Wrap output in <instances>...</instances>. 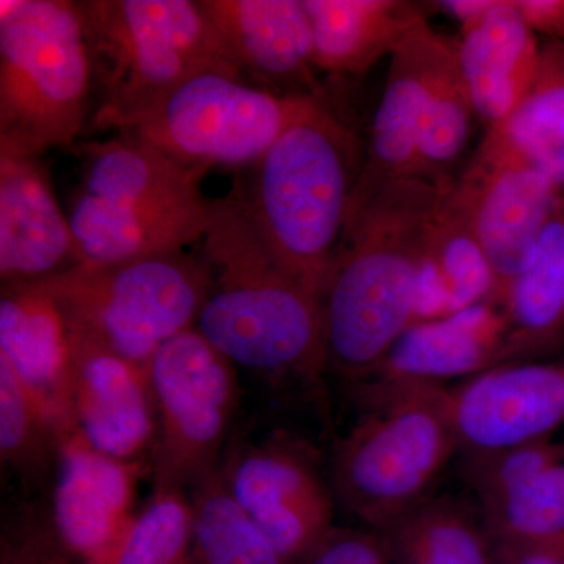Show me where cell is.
Here are the masks:
<instances>
[{
  "label": "cell",
  "mask_w": 564,
  "mask_h": 564,
  "mask_svg": "<svg viewBox=\"0 0 564 564\" xmlns=\"http://www.w3.org/2000/svg\"><path fill=\"white\" fill-rule=\"evenodd\" d=\"M373 410L337 448L334 491L350 513L391 530L454 454L458 437L448 392L437 384H378Z\"/></svg>",
  "instance_id": "cell-7"
},
{
  "label": "cell",
  "mask_w": 564,
  "mask_h": 564,
  "mask_svg": "<svg viewBox=\"0 0 564 564\" xmlns=\"http://www.w3.org/2000/svg\"><path fill=\"white\" fill-rule=\"evenodd\" d=\"M76 265L68 215L39 155L0 150V278L36 282Z\"/></svg>",
  "instance_id": "cell-18"
},
{
  "label": "cell",
  "mask_w": 564,
  "mask_h": 564,
  "mask_svg": "<svg viewBox=\"0 0 564 564\" xmlns=\"http://www.w3.org/2000/svg\"><path fill=\"white\" fill-rule=\"evenodd\" d=\"M456 43L459 70L477 120L491 129L529 90L540 62V40L514 0H494L484 17L462 28Z\"/></svg>",
  "instance_id": "cell-20"
},
{
  "label": "cell",
  "mask_w": 564,
  "mask_h": 564,
  "mask_svg": "<svg viewBox=\"0 0 564 564\" xmlns=\"http://www.w3.org/2000/svg\"><path fill=\"white\" fill-rule=\"evenodd\" d=\"M210 270L195 328L234 367L315 378L326 366L321 299L289 272L232 195L210 199Z\"/></svg>",
  "instance_id": "cell-3"
},
{
  "label": "cell",
  "mask_w": 564,
  "mask_h": 564,
  "mask_svg": "<svg viewBox=\"0 0 564 564\" xmlns=\"http://www.w3.org/2000/svg\"><path fill=\"white\" fill-rule=\"evenodd\" d=\"M68 328L70 429L102 454L141 463L158 436L147 367Z\"/></svg>",
  "instance_id": "cell-12"
},
{
  "label": "cell",
  "mask_w": 564,
  "mask_h": 564,
  "mask_svg": "<svg viewBox=\"0 0 564 564\" xmlns=\"http://www.w3.org/2000/svg\"><path fill=\"white\" fill-rule=\"evenodd\" d=\"M307 96H281L234 74L207 70L161 96L117 131L206 173L248 169L284 132Z\"/></svg>",
  "instance_id": "cell-9"
},
{
  "label": "cell",
  "mask_w": 564,
  "mask_h": 564,
  "mask_svg": "<svg viewBox=\"0 0 564 564\" xmlns=\"http://www.w3.org/2000/svg\"><path fill=\"white\" fill-rule=\"evenodd\" d=\"M481 459L477 469V486L489 507L530 480L541 470L564 462V445L551 443L549 437L519 445L494 454H478Z\"/></svg>",
  "instance_id": "cell-32"
},
{
  "label": "cell",
  "mask_w": 564,
  "mask_h": 564,
  "mask_svg": "<svg viewBox=\"0 0 564 564\" xmlns=\"http://www.w3.org/2000/svg\"><path fill=\"white\" fill-rule=\"evenodd\" d=\"M491 508L500 529L522 547L564 540V462L541 470Z\"/></svg>",
  "instance_id": "cell-30"
},
{
  "label": "cell",
  "mask_w": 564,
  "mask_h": 564,
  "mask_svg": "<svg viewBox=\"0 0 564 564\" xmlns=\"http://www.w3.org/2000/svg\"><path fill=\"white\" fill-rule=\"evenodd\" d=\"M514 564H564V540L522 547Z\"/></svg>",
  "instance_id": "cell-36"
},
{
  "label": "cell",
  "mask_w": 564,
  "mask_h": 564,
  "mask_svg": "<svg viewBox=\"0 0 564 564\" xmlns=\"http://www.w3.org/2000/svg\"><path fill=\"white\" fill-rule=\"evenodd\" d=\"M58 447V434L13 369L0 359V454L2 463L31 469Z\"/></svg>",
  "instance_id": "cell-31"
},
{
  "label": "cell",
  "mask_w": 564,
  "mask_h": 564,
  "mask_svg": "<svg viewBox=\"0 0 564 564\" xmlns=\"http://www.w3.org/2000/svg\"><path fill=\"white\" fill-rule=\"evenodd\" d=\"M54 524L58 541L85 564H106L132 525L141 463L93 448L69 430L58 437Z\"/></svg>",
  "instance_id": "cell-14"
},
{
  "label": "cell",
  "mask_w": 564,
  "mask_h": 564,
  "mask_svg": "<svg viewBox=\"0 0 564 564\" xmlns=\"http://www.w3.org/2000/svg\"><path fill=\"white\" fill-rule=\"evenodd\" d=\"M0 359L32 393L58 437L69 432L70 337L58 303L39 282L2 284Z\"/></svg>",
  "instance_id": "cell-19"
},
{
  "label": "cell",
  "mask_w": 564,
  "mask_h": 564,
  "mask_svg": "<svg viewBox=\"0 0 564 564\" xmlns=\"http://www.w3.org/2000/svg\"><path fill=\"white\" fill-rule=\"evenodd\" d=\"M494 274L475 234L469 204L456 185H445L423 239L415 323L447 317L491 302Z\"/></svg>",
  "instance_id": "cell-22"
},
{
  "label": "cell",
  "mask_w": 564,
  "mask_h": 564,
  "mask_svg": "<svg viewBox=\"0 0 564 564\" xmlns=\"http://www.w3.org/2000/svg\"><path fill=\"white\" fill-rule=\"evenodd\" d=\"M191 502L196 564H288L236 502L218 470L195 485Z\"/></svg>",
  "instance_id": "cell-27"
},
{
  "label": "cell",
  "mask_w": 564,
  "mask_h": 564,
  "mask_svg": "<svg viewBox=\"0 0 564 564\" xmlns=\"http://www.w3.org/2000/svg\"><path fill=\"white\" fill-rule=\"evenodd\" d=\"M362 152L329 95L307 96L231 195L289 272L321 299L347 225Z\"/></svg>",
  "instance_id": "cell-2"
},
{
  "label": "cell",
  "mask_w": 564,
  "mask_h": 564,
  "mask_svg": "<svg viewBox=\"0 0 564 564\" xmlns=\"http://www.w3.org/2000/svg\"><path fill=\"white\" fill-rule=\"evenodd\" d=\"M158 436V489L195 486L217 470L239 400L234 366L195 326L159 347L147 364Z\"/></svg>",
  "instance_id": "cell-10"
},
{
  "label": "cell",
  "mask_w": 564,
  "mask_h": 564,
  "mask_svg": "<svg viewBox=\"0 0 564 564\" xmlns=\"http://www.w3.org/2000/svg\"><path fill=\"white\" fill-rule=\"evenodd\" d=\"M388 547L359 532H336L304 564H388Z\"/></svg>",
  "instance_id": "cell-33"
},
{
  "label": "cell",
  "mask_w": 564,
  "mask_h": 564,
  "mask_svg": "<svg viewBox=\"0 0 564 564\" xmlns=\"http://www.w3.org/2000/svg\"><path fill=\"white\" fill-rule=\"evenodd\" d=\"M505 356L538 350L564 334V193L544 223L532 259L502 304Z\"/></svg>",
  "instance_id": "cell-25"
},
{
  "label": "cell",
  "mask_w": 564,
  "mask_h": 564,
  "mask_svg": "<svg viewBox=\"0 0 564 564\" xmlns=\"http://www.w3.org/2000/svg\"><path fill=\"white\" fill-rule=\"evenodd\" d=\"M313 25L314 66L329 80L358 79L425 20L403 0H303Z\"/></svg>",
  "instance_id": "cell-23"
},
{
  "label": "cell",
  "mask_w": 564,
  "mask_h": 564,
  "mask_svg": "<svg viewBox=\"0 0 564 564\" xmlns=\"http://www.w3.org/2000/svg\"><path fill=\"white\" fill-rule=\"evenodd\" d=\"M456 44L448 36L441 43L419 124L417 177L434 184L454 181L448 172L466 151L477 120L459 70Z\"/></svg>",
  "instance_id": "cell-26"
},
{
  "label": "cell",
  "mask_w": 564,
  "mask_h": 564,
  "mask_svg": "<svg viewBox=\"0 0 564 564\" xmlns=\"http://www.w3.org/2000/svg\"><path fill=\"white\" fill-rule=\"evenodd\" d=\"M458 443L494 454L545 440L564 423V361L513 364L448 392Z\"/></svg>",
  "instance_id": "cell-13"
},
{
  "label": "cell",
  "mask_w": 564,
  "mask_h": 564,
  "mask_svg": "<svg viewBox=\"0 0 564 564\" xmlns=\"http://www.w3.org/2000/svg\"><path fill=\"white\" fill-rule=\"evenodd\" d=\"M445 185L391 182L345 226L321 296L326 362L344 377L377 372L414 325L423 239Z\"/></svg>",
  "instance_id": "cell-1"
},
{
  "label": "cell",
  "mask_w": 564,
  "mask_h": 564,
  "mask_svg": "<svg viewBox=\"0 0 564 564\" xmlns=\"http://www.w3.org/2000/svg\"><path fill=\"white\" fill-rule=\"evenodd\" d=\"M237 68L281 96L328 95L303 0H199Z\"/></svg>",
  "instance_id": "cell-16"
},
{
  "label": "cell",
  "mask_w": 564,
  "mask_h": 564,
  "mask_svg": "<svg viewBox=\"0 0 564 564\" xmlns=\"http://www.w3.org/2000/svg\"><path fill=\"white\" fill-rule=\"evenodd\" d=\"M221 475L236 502L285 563L306 562L332 536V496L299 444L272 440L247 448Z\"/></svg>",
  "instance_id": "cell-11"
},
{
  "label": "cell",
  "mask_w": 564,
  "mask_h": 564,
  "mask_svg": "<svg viewBox=\"0 0 564 564\" xmlns=\"http://www.w3.org/2000/svg\"><path fill=\"white\" fill-rule=\"evenodd\" d=\"M538 36L564 43V0H514Z\"/></svg>",
  "instance_id": "cell-34"
},
{
  "label": "cell",
  "mask_w": 564,
  "mask_h": 564,
  "mask_svg": "<svg viewBox=\"0 0 564 564\" xmlns=\"http://www.w3.org/2000/svg\"><path fill=\"white\" fill-rule=\"evenodd\" d=\"M456 185L469 204L475 234L491 265V303L503 304L529 265L560 193L530 166L485 161L478 155Z\"/></svg>",
  "instance_id": "cell-15"
},
{
  "label": "cell",
  "mask_w": 564,
  "mask_h": 564,
  "mask_svg": "<svg viewBox=\"0 0 564 564\" xmlns=\"http://www.w3.org/2000/svg\"><path fill=\"white\" fill-rule=\"evenodd\" d=\"M492 3L494 0H441V2H433L432 6L458 22L459 28H464L469 22L484 17L486 11L491 9Z\"/></svg>",
  "instance_id": "cell-35"
},
{
  "label": "cell",
  "mask_w": 564,
  "mask_h": 564,
  "mask_svg": "<svg viewBox=\"0 0 564 564\" xmlns=\"http://www.w3.org/2000/svg\"><path fill=\"white\" fill-rule=\"evenodd\" d=\"M77 6L98 93L93 129L117 131L196 74L245 77L199 0H84Z\"/></svg>",
  "instance_id": "cell-6"
},
{
  "label": "cell",
  "mask_w": 564,
  "mask_h": 564,
  "mask_svg": "<svg viewBox=\"0 0 564 564\" xmlns=\"http://www.w3.org/2000/svg\"><path fill=\"white\" fill-rule=\"evenodd\" d=\"M95 73L79 6L0 2V150L70 148L91 124Z\"/></svg>",
  "instance_id": "cell-5"
},
{
  "label": "cell",
  "mask_w": 564,
  "mask_h": 564,
  "mask_svg": "<svg viewBox=\"0 0 564 564\" xmlns=\"http://www.w3.org/2000/svg\"><path fill=\"white\" fill-rule=\"evenodd\" d=\"M389 533L399 564H488L473 525L445 505H419Z\"/></svg>",
  "instance_id": "cell-28"
},
{
  "label": "cell",
  "mask_w": 564,
  "mask_h": 564,
  "mask_svg": "<svg viewBox=\"0 0 564 564\" xmlns=\"http://www.w3.org/2000/svg\"><path fill=\"white\" fill-rule=\"evenodd\" d=\"M192 502L180 489H158L106 564H191Z\"/></svg>",
  "instance_id": "cell-29"
},
{
  "label": "cell",
  "mask_w": 564,
  "mask_h": 564,
  "mask_svg": "<svg viewBox=\"0 0 564 564\" xmlns=\"http://www.w3.org/2000/svg\"><path fill=\"white\" fill-rule=\"evenodd\" d=\"M82 181L68 210L77 263L99 265L182 251L203 240L204 172L121 135L77 143Z\"/></svg>",
  "instance_id": "cell-4"
},
{
  "label": "cell",
  "mask_w": 564,
  "mask_h": 564,
  "mask_svg": "<svg viewBox=\"0 0 564 564\" xmlns=\"http://www.w3.org/2000/svg\"><path fill=\"white\" fill-rule=\"evenodd\" d=\"M36 282L62 307L70 328L147 367L161 345L195 326L212 276L204 258L182 250L77 263Z\"/></svg>",
  "instance_id": "cell-8"
},
{
  "label": "cell",
  "mask_w": 564,
  "mask_h": 564,
  "mask_svg": "<svg viewBox=\"0 0 564 564\" xmlns=\"http://www.w3.org/2000/svg\"><path fill=\"white\" fill-rule=\"evenodd\" d=\"M444 35L419 21L389 57L386 87L370 126L347 223L391 182L417 177L419 124L430 73ZM347 226V225H345Z\"/></svg>",
  "instance_id": "cell-17"
},
{
  "label": "cell",
  "mask_w": 564,
  "mask_h": 564,
  "mask_svg": "<svg viewBox=\"0 0 564 564\" xmlns=\"http://www.w3.org/2000/svg\"><path fill=\"white\" fill-rule=\"evenodd\" d=\"M478 158L511 162L543 174L564 193V43L541 44L536 74L524 98L486 132Z\"/></svg>",
  "instance_id": "cell-24"
},
{
  "label": "cell",
  "mask_w": 564,
  "mask_h": 564,
  "mask_svg": "<svg viewBox=\"0 0 564 564\" xmlns=\"http://www.w3.org/2000/svg\"><path fill=\"white\" fill-rule=\"evenodd\" d=\"M507 321L484 302L436 321L415 323L399 337L377 372L378 384H437L497 367L505 359Z\"/></svg>",
  "instance_id": "cell-21"
}]
</instances>
